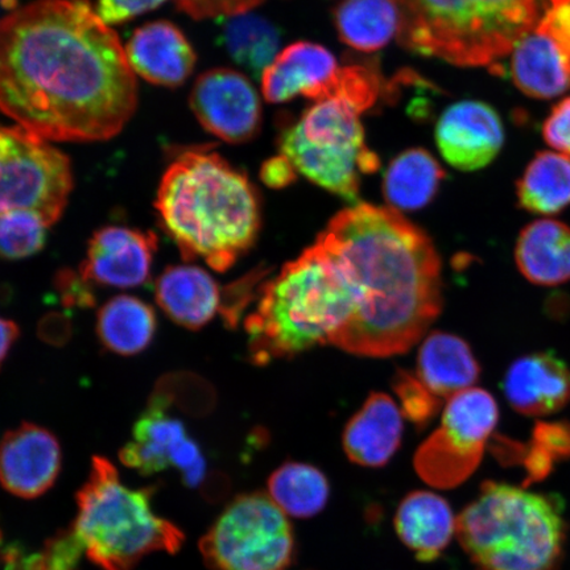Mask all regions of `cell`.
Here are the masks:
<instances>
[{
  "label": "cell",
  "instance_id": "1",
  "mask_svg": "<svg viewBox=\"0 0 570 570\" xmlns=\"http://www.w3.org/2000/svg\"><path fill=\"white\" fill-rule=\"evenodd\" d=\"M125 47L87 0H36L0 20V111L46 141H101L134 116Z\"/></svg>",
  "mask_w": 570,
  "mask_h": 570
},
{
  "label": "cell",
  "instance_id": "2",
  "mask_svg": "<svg viewBox=\"0 0 570 570\" xmlns=\"http://www.w3.org/2000/svg\"><path fill=\"white\" fill-rule=\"evenodd\" d=\"M317 239L351 275L356 305L330 345L367 358L404 354L443 309L441 259L428 235L394 208L356 203Z\"/></svg>",
  "mask_w": 570,
  "mask_h": 570
},
{
  "label": "cell",
  "instance_id": "3",
  "mask_svg": "<svg viewBox=\"0 0 570 570\" xmlns=\"http://www.w3.org/2000/svg\"><path fill=\"white\" fill-rule=\"evenodd\" d=\"M155 206L183 259H203L218 273L230 269L261 230L252 183L209 148H190L170 163Z\"/></svg>",
  "mask_w": 570,
  "mask_h": 570
},
{
  "label": "cell",
  "instance_id": "4",
  "mask_svg": "<svg viewBox=\"0 0 570 570\" xmlns=\"http://www.w3.org/2000/svg\"><path fill=\"white\" fill-rule=\"evenodd\" d=\"M258 294L245 320L249 360L258 366L330 344L356 305L351 275L318 239L285 263Z\"/></svg>",
  "mask_w": 570,
  "mask_h": 570
},
{
  "label": "cell",
  "instance_id": "5",
  "mask_svg": "<svg viewBox=\"0 0 570 570\" xmlns=\"http://www.w3.org/2000/svg\"><path fill=\"white\" fill-rule=\"evenodd\" d=\"M410 51L465 68L493 67L537 21V0H394Z\"/></svg>",
  "mask_w": 570,
  "mask_h": 570
},
{
  "label": "cell",
  "instance_id": "6",
  "mask_svg": "<svg viewBox=\"0 0 570 570\" xmlns=\"http://www.w3.org/2000/svg\"><path fill=\"white\" fill-rule=\"evenodd\" d=\"M455 534L479 570H553L566 525L551 498L487 482L459 515Z\"/></svg>",
  "mask_w": 570,
  "mask_h": 570
},
{
  "label": "cell",
  "instance_id": "7",
  "mask_svg": "<svg viewBox=\"0 0 570 570\" xmlns=\"http://www.w3.org/2000/svg\"><path fill=\"white\" fill-rule=\"evenodd\" d=\"M154 495V488L126 487L110 460L92 458L88 480L76 495L77 517L71 524L92 564L101 570H134L149 554L181 550L184 532L156 514Z\"/></svg>",
  "mask_w": 570,
  "mask_h": 570
},
{
  "label": "cell",
  "instance_id": "8",
  "mask_svg": "<svg viewBox=\"0 0 570 570\" xmlns=\"http://www.w3.org/2000/svg\"><path fill=\"white\" fill-rule=\"evenodd\" d=\"M361 114L345 99H326L285 127L279 138L281 153L296 173L354 204L361 175L380 168V159L365 145Z\"/></svg>",
  "mask_w": 570,
  "mask_h": 570
},
{
  "label": "cell",
  "instance_id": "9",
  "mask_svg": "<svg viewBox=\"0 0 570 570\" xmlns=\"http://www.w3.org/2000/svg\"><path fill=\"white\" fill-rule=\"evenodd\" d=\"M212 570H288L296 558L289 519L263 491L234 498L199 540Z\"/></svg>",
  "mask_w": 570,
  "mask_h": 570
},
{
  "label": "cell",
  "instance_id": "10",
  "mask_svg": "<svg viewBox=\"0 0 570 570\" xmlns=\"http://www.w3.org/2000/svg\"><path fill=\"white\" fill-rule=\"evenodd\" d=\"M71 189L66 155L23 127L0 125V216L33 212L52 226L66 210Z\"/></svg>",
  "mask_w": 570,
  "mask_h": 570
},
{
  "label": "cell",
  "instance_id": "11",
  "mask_svg": "<svg viewBox=\"0 0 570 570\" xmlns=\"http://www.w3.org/2000/svg\"><path fill=\"white\" fill-rule=\"evenodd\" d=\"M499 420L493 395L469 389L448 399L439 430L417 449L415 469L431 487L451 489L479 468Z\"/></svg>",
  "mask_w": 570,
  "mask_h": 570
},
{
  "label": "cell",
  "instance_id": "12",
  "mask_svg": "<svg viewBox=\"0 0 570 570\" xmlns=\"http://www.w3.org/2000/svg\"><path fill=\"white\" fill-rule=\"evenodd\" d=\"M119 459L142 475L177 469L189 488H202L206 479L202 451L188 438L184 424L170 416L168 409L153 402H148L147 410L135 424L132 439L120 449Z\"/></svg>",
  "mask_w": 570,
  "mask_h": 570
},
{
  "label": "cell",
  "instance_id": "13",
  "mask_svg": "<svg viewBox=\"0 0 570 570\" xmlns=\"http://www.w3.org/2000/svg\"><path fill=\"white\" fill-rule=\"evenodd\" d=\"M190 107L206 131L234 145L252 140L261 128L258 91L237 70L205 71L191 89Z\"/></svg>",
  "mask_w": 570,
  "mask_h": 570
},
{
  "label": "cell",
  "instance_id": "14",
  "mask_svg": "<svg viewBox=\"0 0 570 570\" xmlns=\"http://www.w3.org/2000/svg\"><path fill=\"white\" fill-rule=\"evenodd\" d=\"M61 466L60 441L45 426L21 423L0 440V484L12 495H45L55 487Z\"/></svg>",
  "mask_w": 570,
  "mask_h": 570
},
{
  "label": "cell",
  "instance_id": "15",
  "mask_svg": "<svg viewBox=\"0 0 570 570\" xmlns=\"http://www.w3.org/2000/svg\"><path fill=\"white\" fill-rule=\"evenodd\" d=\"M158 237L126 226H105L89 240L80 274L91 284L137 288L151 277Z\"/></svg>",
  "mask_w": 570,
  "mask_h": 570
},
{
  "label": "cell",
  "instance_id": "16",
  "mask_svg": "<svg viewBox=\"0 0 570 570\" xmlns=\"http://www.w3.org/2000/svg\"><path fill=\"white\" fill-rule=\"evenodd\" d=\"M344 68L336 57L315 42L298 41L283 49L263 71L262 91L271 104L288 102L297 96L321 102L336 98Z\"/></svg>",
  "mask_w": 570,
  "mask_h": 570
},
{
  "label": "cell",
  "instance_id": "17",
  "mask_svg": "<svg viewBox=\"0 0 570 570\" xmlns=\"http://www.w3.org/2000/svg\"><path fill=\"white\" fill-rule=\"evenodd\" d=\"M436 142L448 164L460 170L489 166L501 151L504 128L493 107L480 101L449 106L436 126Z\"/></svg>",
  "mask_w": 570,
  "mask_h": 570
},
{
  "label": "cell",
  "instance_id": "18",
  "mask_svg": "<svg viewBox=\"0 0 570 570\" xmlns=\"http://www.w3.org/2000/svg\"><path fill=\"white\" fill-rule=\"evenodd\" d=\"M504 395L520 415H552L570 402V368L550 352L520 356L505 374Z\"/></svg>",
  "mask_w": 570,
  "mask_h": 570
},
{
  "label": "cell",
  "instance_id": "19",
  "mask_svg": "<svg viewBox=\"0 0 570 570\" xmlns=\"http://www.w3.org/2000/svg\"><path fill=\"white\" fill-rule=\"evenodd\" d=\"M125 51L135 76L160 87H178L188 80L196 66L190 42L166 20L138 28Z\"/></svg>",
  "mask_w": 570,
  "mask_h": 570
},
{
  "label": "cell",
  "instance_id": "20",
  "mask_svg": "<svg viewBox=\"0 0 570 570\" xmlns=\"http://www.w3.org/2000/svg\"><path fill=\"white\" fill-rule=\"evenodd\" d=\"M404 415L390 395L373 392L348 420L342 446L355 465L383 468L402 445Z\"/></svg>",
  "mask_w": 570,
  "mask_h": 570
},
{
  "label": "cell",
  "instance_id": "21",
  "mask_svg": "<svg viewBox=\"0 0 570 570\" xmlns=\"http://www.w3.org/2000/svg\"><path fill=\"white\" fill-rule=\"evenodd\" d=\"M155 298L175 324L199 331L220 311L223 291L204 268L177 265L163 271L155 284Z\"/></svg>",
  "mask_w": 570,
  "mask_h": 570
},
{
  "label": "cell",
  "instance_id": "22",
  "mask_svg": "<svg viewBox=\"0 0 570 570\" xmlns=\"http://www.w3.org/2000/svg\"><path fill=\"white\" fill-rule=\"evenodd\" d=\"M511 76L525 96L550 99L570 89V53L534 24L512 51Z\"/></svg>",
  "mask_w": 570,
  "mask_h": 570
},
{
  "label": "cell",
  "instance_id": "23",
  "mask_svg": "<svg viewBox=\"0 0 570 570\" xmlns=\"http://www.w3.org/2000/svg\"><path fill=\"white\" fill-rule=\"evenodd\" d=\"M394 523L399 539L423 562L439 559L458 530L451 504L425 490L413 491L403 499Z\"/></svg>",
  "mask_w": 570,
  "mask_h": 570
},
{
  "label": "cell",
  "instance_id": "24",
  "mask_svg": "<svg viewBox=\"0 0 570 570\" xmlns=\"http://www.w3.org/2000/svg\"><path fill=\"white\" fill-rule=\"evenodd\" d=\"M480 374L481 367L472 348L454 334L432 332L420 346L416 376L440 399L472 389Z\"/></svg>",
  "mask_w": 570,
  "mask_h": 570
},
{
  "label": "cell",
  "instance_id": "25",
  "mask_svg": "<svg viewBox=\"0 0 570 570\" xmlns=\"http://www.w3.org/2000/svg\"><path fill=\"white\" fill-rule=\"evenodd\" d=\"M517 266L527 281L541 287L570 282V227L560 220H534L520 232Z\"/></svg>",
  "mask_w": 570,
  "mask_h": 570
},
{
  "label": "cell",
  "instance_id": "26",
  "mask_svg": "<svg viewBox=\"0 0 570 570\" xmlns=\"http://www.w3.org/2000/svg\"><path fill=\"white\" fill-rule=\"evenodd\" d=\"M156 330L155 309L139 297H112L97 313L98 340L114 354L132 356L145 352L151 345Z\"/></svg>",
  "mask_w": 570,
  "mask_h": 570
},
{
  "label": "cell",
  "instance_id": "27",
  "mask_svg": "<svg viewBox=\"0 0 570 570\" xmlns=\"http://www.w3.org/2000/svg\"><path fill=\"white\" fill-rule=\"evenodd\" d=\"M445 173L422 148L407 149L391 161L384 174L383 195L397 212L423 209L436 196Z\"/></svg>",
  "mask_w": 570,
  "mask_h": 570
},
{
  "label": "cell",
  "instance_id": "28",
  "mask_svg": "<svg viewBox=\"0 0 570 570\" xmlns=\"http://www.w3.org/2000/svg\"><path fill=\"white\" fill-rule=\"evenodd\" d=\"M520 208L551 216L570 206V158L539 153L517 184Z\"/></svg>",
  "mask_w": 570,
  "mask_h": 570
},
{
  "label": "cell",
  "instance_id": "29",
  "mask_svg": "<svg viewBox=\"0 0 570 570\" xmlns=\"http://www.w3.org/2000/svg\"><path fill=\"white\" fill-rule=\"evenodd\" d=\"M285 515L298 519L316 517L326 508L331 484L316 466L285 462L268 480V493Z\"/></svg>",
  "mask_w": 570,
  "mask_h": 570
},
{
  "label": "cell",
  "instance_id": "30",
  "mask_svg": "<svg viewBox=\"0 0 570 570\" xmlns=\"http://www.w3.org/2000/svg\"><path fill=\"white\" fill-rule=\"evenodd\" d=\"M340 39L362 52H375L396 36L394 0H345L336 11Z\"/></svg>",
  "mask_w": 570,
  "mask_h": 570
},
{
  "label": "cell",
  "instance_id": "31",
  "mask_svg": "<svg viewBox=\"0 0 570 570\" xmlns=\"http://www.w3.org/2000/svg\"><path fill=\"white\" fill-rule=\"evenodd\" d=\"M223 41L232 59L240 67L262 76L279 55L281 32L255 13L226 18Z\"/></svg>",
  "mask_w": 570,
  "mask_h": 570
},
{
  "label": "cell",
  "instance_id": "32",
  "mask_svg": "<svg viewBox=\"0 0 570 570\" xmlns=\"http://www.w3.org/2000/svg\"><path fill=\"white\" fill-rule=\"evenodd\" d=\"M4 550L2 559L7 570H78L85 553L71 527L48 539L39 552L26 554L10 547Z\"/></svg>",
  "mask_w": 570,
  "mask_h": 570
},
{
  "label": "cell",
  "instance_id": "33",
  "mask_svg": "<svg viewBox=\"0 0 570 570\" xmlns=\"http://www.w3.org/2000/svg\"><path fill=\"white\" fill-rule=\"evenodd\" d=\"M49 225L39 214L27 210L0 216V256L20 261L41 252L47 242Z\"/></svg>",
  "mask_w": 570,
  "mask_h": 570
},
{
  "label": "cell",
  "instance_id": "34",
  "mask_svg": "<svg viewBox=\"0 0 570 570\" xmlns=\"http://www.w3.org/2000/svg\"><path fill=\"white\" fill-rule=\"evenodd\" d=\"M395 394L401 401V410L405 419L423 430L441 409V399L433 395L419 377L404 370H399L392 381Z\"/></svg>",
  "mask_w": 570,
  "mask_h": 570
},
{
  "label": "cell",
  "instance_id": "35",
  "mask_svg": "<svg viewBox=\"0 0 570 570\" xmlns=\"http://www.w3.org/2000/svg\"><path fill=\"white\" fill-rule=\"evenodd\" d=\"M178 10L196 20L230 18L255 9L263 0H176Z\"/></svg>",
  "mask_w": 570,
  "mask_h": 570
},
{
  "label": "cell",
  "instance_id": "36",
  "mask_svg": "<svg viewBox=\"0 0 570 570\" xmlns=\"http://www.w3.org/2000/svg\"><path fill=\"white\" fill-rule=\"evenodd\" d=\"M55 288L66 306L73 308H91L96 305L92 284L73 269L62 268L55 276Z\"/></svg>",
  "mask_w": 570,
  "mask_h": 570
},
{
  "label": "cell",
  "instance_id": "37",
  "mask_svg": "<svg viewBox=\"0 0 570 570\" xmlns=\"http://www.w3.org/2000/svg\"><path fill=\"white\" fill-rule=\"evenodd\" d=\"M164 2L167 0H98L96 12L107 26L119 24L155 10Z\"/></svg>",
  "mask_w": 570,
  "mask_h": 570
},
{
  "label": "cell",
  "instance_id": "38",
  "mask_svg": "<svg viewBox=\"0 0 570 570\" xmlns=\"http://www.w3.org/2000/svg\"><path fill=\"white\" fill-rule=\"evenodd\" d=\"M548 146L570 156V97L556 105L543 125Z\"/></svg>",
  "mask_w": 570,
  "mask_h": 570
},
{
  "label": "cell",
  "instance_id": "39",
  "mask_svg": "<svg viewBox=\"0 0 570 570\" xmlns=\"http://www.w3.org/2000/svg\"><path fill=\"white\" fill-rule=\"evenodd\" d=\"M570 53V6L552 3L538 23Z\"/></svg>",
  "mask_w": 570,
  "mask_h": 570
},
{
  "label": "cell",
  "instance_id": "40",
  "mask_svg": "<svg viewBox=\"0 0 570 570\" xmlns=\"http://www.w3.org/2000/svg\"><path fill=\"white\" fill-rule=\"evenodd\" d=\"M71 324L62 313H49L41 318L39 324V336L49 345L62 346L71 337Z\"/></svg>",
  "mask_w": 570,
  "mask_h": 570
},
{
  "label": "cell",
  "instance_id": "41",
  "mask_svg": "<svg viewBox=\"0 0 570 570\" xmlns=\"http://www.w3.org/2000/svg\"><path fill=\"white\" fill-rule=\"evenodd\" d=\"M261 176L269 188L281 189L295 180L296 169L285 156L281 155L279 158L269 159L263 164Z\"/></svg>",
  "mask_w": 570,
  "mask_h": 570
},
{
  "label": "cell",
  "instance_id": "42",
  "mask_svg": "<svg viewBox=\"0 0 570 570\" xmlns=\"http://www.w3.org/2000/svg\"><path fill=\"white\" fill-rule=\"evenodd\" d=\"M20 336L19 326L11 320L0 317V367Z\"/></svg>",
  "mask_w": 570,
  "mask_h": 570
},
{
  "label": "cell",
  "instance_id": "43",
  "mask_svg": "<svg viewBox=\"0 0 570 570\" xmlns=\"http://www.w3.org/2000/svg\"><path fill=\"white\" fill-rule=\"evenodd\" d=\"M551 4L552 3H567L570 6V0H550Z\"/></svg>",
  "mask_w": 570,
  "mask_h": 570
},
{
  "label": "cell",
  "instance_id": "44",
  "mask_svg": "<svg viewBox=\"0 0 570 570\" xmlns=\"http://www.w3.org/2000/svg\"><path fill=\"white\" fill-rule=\"evenodd\" d=\"M6 3H10L9 0H0V4H6Z\"/></svg>",
  "mask_w": 570,
  "mask_h": 570
}]
</instances>
